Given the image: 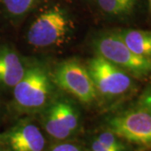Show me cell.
<instances>
[{"instance_id": "cell-18", "label": "cell", "mask_w": 151, "mask_h": 151, "mask_svg": "<svg viewBox=\"0 0 151 151\" xmlns=\"http://www.w3.org/2000/svg\"><path fill=\"white\" fill-rule=\"evenodd\" d=\"M148 2H149V9H150V12L151 14V0H148Z\"/></svg>"}, {"instance_id": "cell-14", "label": "cell", "mask_w": 151, "mask_h": 151, "mask_svg": "<svg viewBox=\"0 0 151 151\" xmlns=\"http://www.w3.org/2000/svg\"><path fill=\"white\" fill-rule=\"evenodd\" d=\"M99 143L113 151H125V146L119 139V137L114 134L111 131L103 132L95 138Z\"/></svg>"}, {"instance_id": "cell-2", "label": "cell", "mask_w": 151, "mask_h": 151, "mask_svg": "<svg viewBox=\"0 0 151 151\" xmlns=\"http://www.w3.org/2000/svg\"><path fill=\"white\" fill-rule=\"evenodd\" d=\"M51 93L50 79L40 65L27 67L21 80L13 88L15 106L22 112H36L43 108Z\"/></svg>"}, {"instance_id": "cell-3", "label": "cell", "mask_w": 151, "mask_h": 151, "mask_svg": "<svg viewBox=\"0 0 151 151\" xmlns=\"http://www.w3.org/2000/svg\"><path fill=\"white\" fill-rule=\"evenodd\" d=\"M86 68L97 94L106 99L124 97L134 87V81L129 73L100 55L89 60Z\"/></svg>"}, {"instance_id": "cell-7", "label": "cell", "mask_w": 151, "mask_h": 151, "mask_svg": "<svg viewBox=\"0 0 151 151\" xmlns=\"http://www.w3.org/2000/svg\"><path fill=\"white\" fill-rule=\"evenodd\" d=\"M5 138L12 151H43L45 146L40 129L29 121L15 125Z\"/></svg>"}, {"instance_id": "cell-13", "label": "cell", "mask_w": 151, "mask_h": 151, "mask_svg": "<svg viewBox=\"0 0 151 151\" xmlns=\"http://www.w3.org/2000/svg\"><path fill=\"white\" fill-rule=\"evenodd\" d=\"M38 0H1L6 13L12 18H21L36 4Z\"/></svg>"}, {"instance_id": "cell-6", "label": "cell", "mask_w": 151, "mask_h": 151, "mask_svg": "<svg viewBox=\"0 0 151 151\" xmlns=\"http://www.w3.org/2000/svg\"><path fill=\"white\" fill-rule=\"evenodd\" d=\"M109 131L138 145H151V108L139 105L117 114L108 122Z\"/></svg>"}, {"instance_id": "cell-1", "label": "cell", "mask_w": 151, "mask_h": 151, "mask_svg": "<svg viewBox=\"0 0 151 151\" xmlns=\"http://www.w3.org/2000/svg\"><path fill=\"white\" fill-rule=\"evenodd\" d=\"M97 55L119 66L130 76L146 78L151 76V60L132 51L116 32L104 33L93 41Z\"/></svg>"}, {"instance_id": "cell-4", "label": "cell", "mask_w": 151, "mask_h": 151, "mask_svg": "<svg viewBox=\"0 0 151 151\" xmlns=\"http://www.w3.org/2000/svg\"><path fill=\"white\" fill-rule=\"evenodd\" d=\"M52 81L82 103L90 104L97 97V90L86 66L76 60H68L57 65Z\"/></svg>"}, {"instance_id": "cell-11", "label": "cell", "mask_w": 151, "mask_h": 151, "mask_svg": "<svg viewBox=\"0 0 151 151\" xmlns=\"http://www.w3.org/2000/svg\"><path fill=\"white\" fill-rule=\"evenodd\" d=\"M44 127L45 131L54 139L63 140L72 134L70 131L61 123L52 105L50 107L44 117Z\"/></svg>"}, {"instance_id": "cell-16", "label": "cell", "mask_w": 151, "mask_h": 151, "mask_svg": "<svg viewBox=\"0 0 151 151\" xmlns=\"http://www.w3.org/2000/svg\"><path fill=\"white\" fill-rule=\"evenodd\" d=\"M139 105L151 108V86H149L140 96Z\"/></svg>"}, {"instance_id": "cell-12", "label": "cell", "mask_w": 151, "mask_h": 151, "mask_svg": "<svg viewBox=\"0 0 151 151\" xmlns=\"http://www.w3.org/2000/svg\"><path fill=\"white\" fill-rule=\"evenodd\" d=\"M57 116L65 128L73 134L79 127V114L70 103L65 101H58L52 104Z\"/></svg>"}, {"instance_id": "cell-15", "label": "cell", "mask_w": 151, "mask_h": 151, "mask_svg": "<svg viewBox=\"0 0 151 151\" xmlns=\"http://www.w3.org/2000/svg\"><path fill=\"white\" fill-rule=\"evenodd\" d=\"M50 151H81L78 146L70 143H61L54 145Z\"/></svg>"}, {"instance_id": "cell-5", "label": "cell", "mask_w": 151, "mask_h": 151, "mask_svg": "<svg viewBox=\"0 0 151 151\" xmlns=\"http://www.w3.org/2000/svg\"><path fill=\"white\" fill-rule=\"evenodd\" d=\"M70 29L67 14L59 7L43 12L33 22L27 33L28 42L35 47H48L61 42Z\"/></svg>"}, {"instance_id": "cell-8", "label": "cell", "mask_w": 151, "mask_h": 151, "mask_svg": "<svg viewBox=\"0 0 151 151\" xmlns=\"http://www.w3.org/2000/svg\"><path fill=\"white\" fill-rule=\"evenodd\" d=\"M25 70L26 66L14 49L9 45L0 46V87L14 88Z\"/></svg>"}, {"instance_id": "cell-10", "label": "cell", "mask_w": 151, "mask_h": 151, "mask_svg": "<svg viewBox=\"0 0 151 151\" xmlns=\"http://www.w3.org/2000/svg\"><path fill=\"white\" fill-rule=\"evenodd\" d=\"M139 0H97L103 14L113 18H124L131 15Z\"/></svg>"}, {"instance_id": "cell-9", "label": "cell", "mask_w": 151, "mask_h": 151, "mask_svg": "<svg viewBox=\"0 0 151 151\" xmlns=\"http://www.w3.org/2000/svg\"><path fill=\"white\" fill-rule=\"evenodd\" d=\"M116 33L135 54L151 60V30L129 29Z\"/></svg>"}, {"instance_id": "cell-17", "label": "cell", "mask_w": 151, "mask_h": 151, "mask_svg": "<svg viewBox=\"0 0 151 151\" xmlns=\"http://www.w3.org/2000/svg\"><path fill=\"white\" fill-rule=\"evenodd\" d=\"M91 149H92V151H113L111 150H109L107 147H105L104 145H102L101 143H99L96 139H94V140L92 141Z\"/></svg>"}]
</instances>
